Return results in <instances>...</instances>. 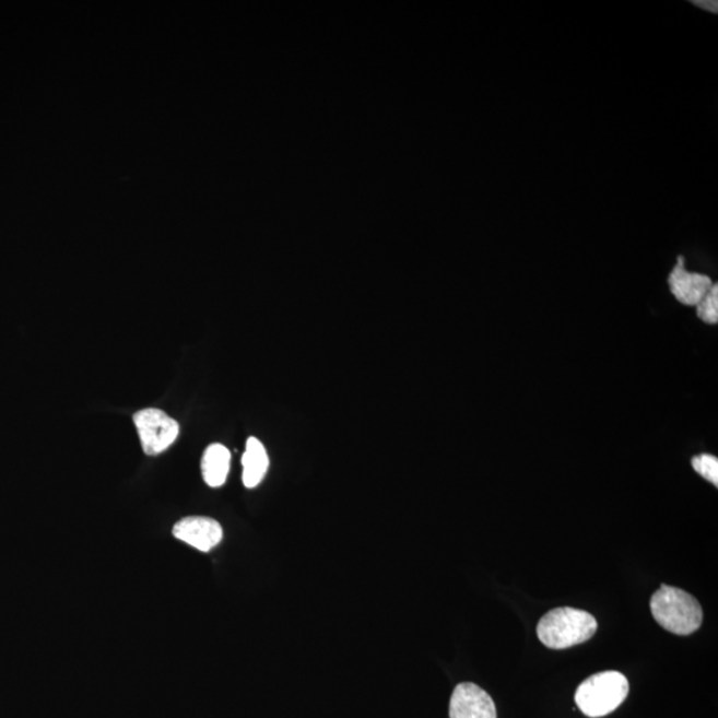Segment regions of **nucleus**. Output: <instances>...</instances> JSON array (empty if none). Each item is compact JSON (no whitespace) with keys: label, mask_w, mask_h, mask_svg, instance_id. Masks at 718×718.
<instances>
[{"label":"nucleus","mask_w":718,"mask_h":718,"mask_svg":"<svg viewBox=\"0 0 718 718\" xmlns=\"http://www.w3.org/2000/svg\"><path fill=\"white\" fill-rule=\"evenodd\" d=\"M598 631L591 613L562 607L545 613L538 624L539 640L551 649H566L586 643Z\"/></svg>","instance_id":"nucleus-1"},{"label":"nucleus","mask_w":718,"mask_h":718,"mask_svg":"<svg viewBox=\"0 0 718 718\" xmlns=\"http://www.w3.org/2000/svg\"><path fill=\"white\" fill-rule=\"evenodd\" d=\"M650 611L662 628L674 635H692L703 623L698 601L683 589L662 585L650 599Z\"/></svg>","instance_id":"nucleus-2"},{"label":"nucleus","mask_w":718,"mask_h":718,"mask_svg":"<svg viewBox=\"0 0 718 718\" xmlns=\"http://www.w3.org/2000/svg\"><path fill=\"white\" fill-rule=\"evenodd\" d=\"M629 693V683L616 671L593 674L582 681L576 691L575 702L588 717L598 718L612 714L624 703Z\"/></svg>","instance_id":"nucleus-3"},{"label":"nucleus","mask_w":718,"mask_h":718,"mask_svg":"<svg viewBox=\"0 0 718 718\" xmlns=\"http://www.w3.org/2000/svg\"><path fill=\"white\" fill-rule=\"evenodd\" d=\"M141 447L146 456H158L168 450L179 437L180 426L160 409H144L133 415Z\"/></svg>","instance_id":"nucleus-4"},{"label":"nucleus","mask_w":718,"mask_h":718,"mask_svg":"<svg viewBox=\"0 0 718 718\" xmlns=\"http://www.w3.org/2000/svg\"><path fill=\"white\" fill-rule=\"evenodd\" d=\"M450 718H496V707L481 686L462 683L452 692Z\"/></svg>","instance_id":"nucleus-5"},{"label":"nucleus","mask_w":718,"mask_h":718,"mask_svg":"<svg viewBox=\"0 0 718 718\" xmlns=\"http://www.w3.org/2000/svg\"><path fill=\"white\" fill-rule=\"evenodd\" d=\"M174 537L201 552H210L223 540V527L207 517L184 518L174 527Z\"/></svg>","instance_id":"nucleus-6"},{"label":"nucleus","mask_w":718,"mask_h":718,"mask_svg":"<svg viewBox=\"0 0 718 718\" xmlns=\"http://www.w3.org/2000/svg\"><path fill=\"white\" fill-rule=\"evenodd\" d=\"M669 287L679 303L686 306H697L714 282L708 275L691 273L684 268V259L680 257L676 268L669 275Z\"/></svg>","instance_id":"nucleus-7"},{"label":"nucleus","mask_w":718,"mask_h":718,"mask_svg":"<svg viewBox=\"0 0 718 718\" xmlns=\"http://www.w3.org/2000/svg\"><path fill=\"white\" fill-rule=\"evenodd\" d=\"M231 451L224 445L213 444L201 459V472L208 486H223L231 470Z\"/></svg>","instance_id":"nucleus-8"},{"label":"nucleus","mask_w":718,"mask_h":718,"mask_svg":"<svg viewBox=\"0 0 718 718\" xmlns=\"http://www.w3.org/2000/svg\"><path fill=\"white\" fill-rule=\"evenodd\" d=\"M269 469V457L266 446L255 437L247 440V449L243 456V482L245 487L255 489L266 478Z\"/></svg>","instance_id":"nucleus-9"},{"label":"nucleus","mask_w":718,"mask_h":718,"mask_svg":"<svg viewBox=\"0 0 718 718\" xmlns=\"http://www.w3.org/2000/svg\"><path fill=\"white\" fill-rule=\"evenodd\" d=\"M697 316L709 325L718 322V285H711L704 298L697 304Z\"/></svg>","instance_id":"nucleus-10"},{"label":"nucleus","mask_w":718,"mask_h":718,"mask_svg":"<svg viewBox=\"0 0 718 718\" xmlns=\"http://www.w3.org/2000/svg\"><path fill=\"white\" fill-rule=\"evenodd\" d=\"M692 466L697 474L707 479V481L715 484L716 487L718 486V459L716 457L703 454V456L692 459Z\"/></svg>","instance_id":"nucleus-11"},{"label":"nucleus","mask_w":718,"mask_h":718,"mask_svg":"<svg viewBox=\"0 0 718 718\" xmlns=\"http://www.w3.org/2000/svg\"><path fill=\"white\" fill-rule=\"evenodd\" d=\"M693 4H696L697 8L708 10L710 12H717V2H714V0H703V2H693Z\"/></svg>","instance_id":"nucleus-12"}]
</instances>
